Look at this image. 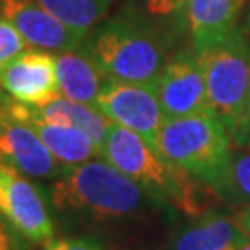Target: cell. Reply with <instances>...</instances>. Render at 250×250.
Instances as JSON below:
<instances>
[{"label": "cell", "mask_w": 250, "mask_h": 250, "mask_svg": "<svg viewBox=\"0 0 250 250\" xmlns=\"http://www.w3.org/2000/svg\"><path fill=\"white\" fill-rule=\"evenodd\" d=\"M54 209L95 221H117L145 213L154 198L106 160H91L63 172L48 186ZM156 202V200H154Z\"/></svg>", "instance_id": "cell-1"}, {"label": "cell", "mask_w": 250, "mask_h": 250, "mask_svg": "<svg viewBox=\"0 0 250 250\" xmlns=\"http://www.w3.org/2000/svg\"><path fill=\"white\" fill-rule=\"evenodd\" d=\"M106 82L156 85L169 62V43L132 11L121 8L87 36Z\"/></svg>", "instance_id": "cell-2"}, {"label": "cell", "mask_w": 250, "mask_h": 250, "mask_svg": "<svg viewBox=\"0 0 250 250\" xmlns=\"http://www.w3.org/2000/svg\"><path fill=\"white\" fill-rule=\"evenodd\" d=\"M232 146L228 132L211 113L165 119L158 139L160 156L219 195L226 182Z\"/></svg>", "instance_id": "cell-3"}, {"label": "cell", "mask_w": 250, "mask_h": 250, "mask_svg": "<svg viewBox=\"0 0 250 250\" xmlns=\"http://www.w3.org/2000/svg\"><path fill=\"white\" fill-rule=\"evenodd\" d=\"M100 158L134 180L156 202L176 206L189 213L200 211L188 174L174 169L132 130L119 125L109 126Z\"/></svg>", "instance_id": "cell-4"}, {"label": "cell", "mask_w": 250, "mask_h": 250, "mask_svg": "<svg viewBox=\"0 0 250 250\" xmlns=\"http://www.w3.org/2000/svg\"><path fill=\"white\" fill-rule=\"evenodd\" d=\"M211 115L230 135L241 125L250 95V43L239 30L197 50Z\"/></svg>", "instance_id": "cell-5"}, {"label": "cell", "mask_w": 250, "mask_h": 250, "mask_svg": "<svg viewBox=\"0 0 250 250\" xmlns=\"http://www.w3.org/2000/svg\"><path fill=\"white\" fill-rule=\"evenodd\" d=\"M54 206L48 189H41L34 178L0 163V215L30 245H46L54 239Z\"/></svg>", "instance_id": "cell-6"}, {"label": "cell", "mask_w": 250, "mask_h": 250, "mask_svg": "<svg viewBox=\"0 0 250 250\" xmlns=\"http://www.w3.org/2000/svg\"><path fill=\"white\" fill-rule=\"evenodd\" d=\"M97 109L111 125H119L141 135L160 154L158 139L165 123V113L161 109L156 85L107 80L99 95Z\"/></svg>", "instance_id": "cell-7"}, {"label": "cell", "mask_w": 250, "mask_h": 250, "mask_svg": "<svg viewBox=\"0 0 250 250\" xmlns=\"http://www.w3.org/2000/svg\"><path fill=\"white\" fill-rule=\"evenodd\" d=\"M0 158L34 180H56L63 165L54 158L37 132L13 113V97L0 89Z\"/></svg>", "instance_id": "cell-8"}, {"label": "cell", "mask_w": 250, "mask_h": 250, "mask_svg": "<svg viewBox=\"0 0 250 250\" xmlns=\"http://www.w3.org/2000/svg\"><path fill=\"white\" fill-rule=\"evenodd\" d=\"M156 87L165 119L211 113L204 71L195 52L170 56Z\"/></svg>", "instance_id": "cell-9"}, {"label": "cell", "mask_w": 250, "mask_h": 250, "mask_svg": "<svg viewBox=\"0 0 250 250\" xmlns=\"http://www.w3.org/2000/svg\"><path fill=\"white\" fill-rule=\"evenodd\" d=\"M0 15L15 26L28 48L62 54L83 45L85 36L67 26L34 0H0Z\"/></svg>", "instance_id": "cell-10"}, {"label": "cell", "mask_w": 250, "mask_h": 250, "mask_svg": "<svg viewBox=\"0 0 250 250\" xmlns=\"http://www.w3.org/2000/svg\"><path fill=\"white\" fill-rule=\"evenodd\" d=\"M0 89L28 106H43L60 97L56 54L26 48L0 71Z\"/></svg>", "instance_id": "cell-11"}, {"label": "cell", "mask_w": 250, "mask_h": 250, "mask_svg": "<svg viewBox=\"0 0 250 250\" xmlns=\"http://www.w3.org/2000/svg\"><path fill=\"white\" fill-rule=\"evenodd\" d=\"M13 113L26 121L41 137V141L50 150L56 160L65 167H74L85 161L95 160V156H100L99 146L91 141V137L80 128L65 125H54L48 121H43L34 115L32 106L22 104L13 99Z\"/></svg>", "instance_id": "cell-12"}, {"label": "cell", "mask_w": 250, "mask_h": 250, "mask_svg": "<svg viewBox=\"0 0 250 250\" xmlns=\"http://www.w3.org/2000/svg\"><path fill=\"white\" fill-rule=\"evenodd\" d=\"M249 0H188L186 26L193 50L219 43L237 30V21Z\"/></svg>", "instance_id": "cell-13"}, {"label": "cell", "mask_w": 250, "mask_h": 250, "mask_svg": "<svg viewBox=\"0 0 250 250\" xmlns=\"http://www.w3.org/2000/svg\"><path fill=\"white\" fill-rule=\"evenodd\" d=\"M56 63L60 91L63 97L97 107V100L106 83V76L91 52L87 37L78 48L56 54Z\"/></svg>", "instance_id": "cell-14"}, {"label": "cell", "mask_w": 250, "mask_h": 250, "mask_svg": "<svg viewBox=\"0 0 250 250\" xmlns=\"http://www.w3.org/2000/svg\"><path fill=\"white\" fill-rule=\"evenodd\" d=\"M247 241L249 237L239 230L235 219L208 211L174 233L167 250H237Z\"/></svg>", "instance_id": "cell-15"}, {"label": "cell", "mask_w": 250, "mask_h": 250, "mask_svg": "<svg viewBox=\"0 0 250 250\" xmlns=\"http://www.w3.org/2000/svg\"><path fill=\"white\" fill-rule=\"evenodd\" d=\"M32 111L36 117L54 125L80 128L82 132L89 135L91 141L99 146V150H102V145L106 141L109 126H111V123L95 106L74 102L71 99H65L63 95L56 97L43 106H32Z\"/></svg>", "instance_id": "cell-16"}, {"label": "cell", "mask_w": 250, "mask_h": 250, "mask_svg": "<svg viewBox=\"0 0 250 250\" xmlns=\"http://www.w3.org/2000/svg\"><path fill=\"white\" fill-rule=\"evenodd\" d=\"M121 8L148 22L169 46H172L184 34H188L186 15L188 0H125Z\"/></svg>", "instance_id": "cell-17"}, {"label": "cell", "mask_w": 250, "mask_h": 250, "mask_svg": "<svg viewBox=\"0 0 250 250\" xmlns=\"http://www.w3.org/2000/svg\"><path fill=\"white\" fill-rule=\"evenodd\" d=\"M34 2L48 9L67 26H71L85 37L107 17L113 6V0H34Z\"/></svg>", "instance_id": "cell-18"}, {"label": "cell", "mask_w": 250, "mask_h": 250, "mask_svg": "<svg viewBox=\"0 0 250 250\" xmlns=\"http://www.w3.org/2000/svg\"><path fill=\"white\" fill-rule=\"evenodd\" d=\"M221 195L232 202L250 204V150L235 148Z\"/></svg>", "instance_id": "cell-19"}, {"label": "cell", "mask_w": 250, "mask_h": 250, "mask_svg": "<svg viewBox=\"0 0 250 250\" xmlns=\"http://www.w3.org/2000/svg\"><path fill=\"white\" fill-rule=\"evenodd\" d=\"M26 48L28 45L15 30V26L4 15H0V71Z\"/></svg>", "instance_id": "cell-20"}, {"label": "cell", "mask_w": 250, "mask_h": 250, "mask_svg": "<svg viewBox=\"0 0 250 250\" xmlns=\"http://www.w3.org/2000/svg\"><path fill=\"white\" fill-rule=\"evenodd\" d=\"M0 250H32L30 243L0 215Z\"/></svg>", "instance_id": "cell-21"}, {"label": "cell", "mask_w": 250, "mask_h": 250, "mask_svg": "<svg viewBox=\"0 0 250 250\" xmlns=\"http://www.w3.org/2000/svg\"><path fill=\"white\" fill-rule=\"evenodd\" d=\"M43 250H104L89 237H60L46 243Z\"/></svg>", "instance_id": "cell-22"}, {"label": "cell", "mask_w": 250, "mask_h": 250, "mask_svg": "<svg viewBox=\"0 0 250 250\" xmlns=\"http://www.w3.org/2000/svg\"><path fill=\"white\" fill-rule=\"evenodd\" d=\"M232 145L235 148H243V150H250V95L249 104H247V111L243 117L241 125L232 135Z\"/></svg>", "instance_id": "cell-23"}, {"label": "cell", "mask_w": 250, "mask_h": 250, "mask_svg": "<svg viewBox=\"0 0 250 250\" xmlns=\"http://www.w3.org/2000/svg\"><path fill=\"white\" fill-rule=\"evenodd\" d=\"M233 219H235V224L239 226V230L250 239V204L247 206V208L239 209Z\"/></svg>", "instance_id": "cell-24"}, {"label": "cell", "mask_w": 250, "mask_h": 250, "mask_svg": "<svg viewBox=\"0 0 250 250\" xmlns=\"http://www.w3.org/2000/svg\"><path fill=\"white\" fill-rule=\"evenodd\" d=\"M237 250H250V239L247 243H245V245H241V247H239Z\"/></svg>", "instance_id": "cell-25"}, {"label": "cell", "mask_w": 250, "mask_h": 250, "mask_svg": "<svg viewBox=\"0 0 250 250\" xmlns=\"http://www.w3.org/2000/svg\"><path fill=\"white\" fill-rule=\"evenodd\" d=\"M0 163H4V161H2V158H0Z\"/></svg>", "instance_id": "cell-26"}]
</instances>
